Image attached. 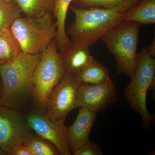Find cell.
Returning a JSON list of instances; mask_svg holds the SVG:
<instances>
[{
    "label": "cell",
    "instance_id": "1",
    "mask_svg": "<svg viewBox=\"0 0 155 155\" xmlns=\"http://www.w3.org/2000/svg\"><path fill=\"white\" fill-rule=\"evenodd\" d=\"M41 54L22 51L12 61L0 65L2 85L0 105L18 110L32 97L35 72Z\"/></svg>",
    "mask_w": 155,
    "mask_h": 155
},
{
    "label": "cell",
    "instance_id": "2",
    "mask_svg": "<svg viewBox=\"0 0 155 155\" xmlns=\"http://www.w3.org/2000/svg\"><path fill=\"white\" fill-rule=\"evenodd\" d=\"M70 8L75 21L67 31L71 42H78L91 47L117 24L124 20L125 13L99 8Z\"/></svg>",
    "mask_w": 155,
    "mask_h": 155
},
{
    "label": "cell",
    "instance_id": "3",
    "mask_svg": "<svg viewBox=\"0 0 155 155\" xmlns=\"http://www.w3.org/2000/svg\"><path fill=\"white\" fill-rule=\"evenodd\" d=\"M141 25L123 20L101 39L116 60L119 74L131 78L137 65V45Z\"/></svg>",
    "mask_w": 155,
    "mask_h": 155
},
{
    "label": "cell",
    "instance_id": "4",
    "mask_svg": "<svg viewBox=\"0 0 155 155\" xmlns=\"http://www.w3.org/2000/svg\"><path fill=\"white\" fill-rule=\"evenodd\" d=\"M155 75L154 58L146 47L138 53L135 72L125 87L124 94L131 109L141 116L142 126L147 130L155 120V116L150 114L147 106V93L155 85Z\"/></svg>",
    "mask_w": 155,
    "mask_h": 155
},
{
    "label": "cell",
    "instance_id": "5",
    "mask_svg": "<svg viewBox=\"0 0 155 155\" xmlns=\"http://www.w3.org/2000/svg\"><path fill=\"white\" fill-rule=\"evenodd\" d=\"M22 52L41 54L55 39L57 25L52 14L40 17H20L10 27Z\"/></svg>",
    "mask_w": 155,
    "mask_h": 155
},
{
    "label": "cell",
    "instance_id": "6",
    "mask_svg": "<svg viewBox=\"0 0 155 155\" xmlns=\"http://www.w3.org/2000/svg\"><path fill=\"white\" fill-rule=\"evenodd\" d=\"M65 72L55 39L41 53L34 77L32 97L40 113L50 93L65 76Z\"/></svg>",
    "mask_w": 155,
    "mask_h": 155
},
{
    "label": "cell",
    "instance_id": "7",
    "mask_svg": "<svg viewBox=\"0 0 155 155\" xmlns=\"http://www.w3.org/2000/svg\"><path fill=\"white\" fill-rule=\"evenodd\" d=\"M80 84L71 75H65L48 96L44 114L54 120H65L75 109L78 90Z\"/></svg>",
    "mask_w": 155,
    "mask_h": 155
},
{
    "label": "cell",
    "instance_id": "8",
    "mask_svg": "<svg viewBox=\"0 0 155 155\" xmlns=\"http://www.w3.org/2000/svg\"><path fill=\"white\" fill-rule=\"evenodd\" d=\"M30 130L18 110L0 105V148L6 155L23 144L31 134Z\"/></svg>",
    "mask_w": 155,
    "mask_h": 155
},
{
    "label": "cell",
    "instance_id": "9",
    "mask_svg": "<svg viewBox=\"0 0 155 155\" xmlns=\"http://www.w3.org/2000/svg\"><path fill=\"white\" fill-rule=\"evenodd\" d=\"M26 121L31 130L55 147L60 155H72L66 141L65 120H54L39 112L28 115Z\"/></svg>",
    "mask_w": 155,
    "mask_h": 155
},
{
    "label": "cell",
    "instance_id": "10",
    "mask_svg": "<svg viewBox=\"0 0 155 155\" xmlns=\"http://www.w3.org/2000/svg\"><path fill=\"white\" fill-rule=\"evenodd\" d=\"M116 101L117 90L113 81L101 84H81L78 90L75 108H85L97 113Z\"/></svg>",
    "mask_w": 155,
    "mask_h": 155
},
{
    "label": "cell",
    "instance_id": "11",
    "mask_svg": "<svg viewBox=\"0 0 155 155\" xmlns=\"http://www.w3.org/2000/svg\"><path fill=\"white\" fill-rule=\"evenodd\" d=\"M79 109L73 124L66 128V141L71 154L89 140L90 134L97 118L96 112L85 108Z\"/></svg>",
    "mask_w": 155,
    "mask_h": 155
},
{
    "label": "cell",
    "instance_id": "12",
    "mask_svg": "<svg viewBox=\"0 0 155 155\" xmlns=\"http://www.w3.org/2000/svg\"><path fill=\"white\" fill-rule=\"evenodd\" d=\"M89 47L78 42H71L60 52L65 74L75 77L92 60Z\"/></svg>",
    "mask_w": 155,
    "mask_h": 155
},
{
    "label": "cell",
    "instance_id": "13",
    "mask_svg": "<svg viewBox=\"0 0 155 155\" xmlns=\"http://www.w3.org/2000/svg\"><path fill=\"white\" fill-rule=\"evenodd\" d=\"M73 0H56L53 13V17L56 19L57 34L55 41L60 52L68 47L71 43L67 34L66 21L67 12Z\"/></svg>",
    "mask_w": 155,
    "mask_h": 155
},
{
    "label": "cell",
    "instance_id": "14",
    "mask_svg": "<svg viewBox=\"0 0 155 155\" xmlns=\"http://www.w3.org/2000/svg\"><path fill=\"white\" fill-rule=\"evenodd\" d=\"M74 77L80 84H101L112 81L109 69L94 58Z\"/></svg>",
    "mask_w": 155,
    "mask_h": 155
},
{
    "label": "cell",
    "instance_id": "15",
    "mask_svg": "<svg viewBox=\"0 0 155 155\" xmlns=\"http://www.w3.org/2000/svg\"><path fill=\"white\" fill-rule=\"evenodd\" d=\"M124 20L137 22L140 25L155 23V0H141L125 13Z\"/></svg>",
    "mask_w": 155,
    "mask_h": 155
},
{
    "label": "cell",
    "instance_id": "16",
    "mask_svg": "<svg viewBox=\"0 0 155 155\" xmlns=\"http://www.w3.org/2000/svg\"><path fill=\"white\" fill-rule=\"evenodd\" d=\"M141 0H73L72 5L77 8H99L117 10L126 13Z\"/></svg>",
    "mask_w": 155,
    "mask_h": 155
},
{
    "label": "cell",
    "instance_id": "17",
    "mask_svg": "<svg viewBox=\"0 0 155 155\" xmlns=\"http://www.w3.org/2000/svg\"><path fill=\"white\" fill-rule=\"evenodd\" d=\"M22 51L10 28L0 29V65L12 61Z\"/></svg>",
    "mask_w": 155,
    "mask_h": 155
},
{
    "label": "cell",
    "instance_id": "18",
    "mask_svg": "<svg viewBox=\"0 0 155 155\" xmlns=\"http://www.w3.org/2000/svg\"><path fill=\"white\" fill-rule=\"evenodd\" d=\"M56 0H17V3L25 16L40 17L53 14Z\"/></svg>",
    "mask_w": 155,
    "mask_h": 155
},
{
    "label": "cell",
    "instance_id": "19",
    "mask_svg": "<svg viewBox=\"0 0 155 155\" xmlns=\"http://www.w3.org/2000/svg\"><path fill=\"white\" fill-rule=\"evenodd\" d=\"M30 150L32 155H58L60 153L52 144L31 134L23 143Z\"/></svg>",
    "mask_w": 155,
    "mask_h": 155
},
{
    "label": "cell",
    "instance_id": "20",
    "mask_svg": "<svg viewBox=\"0 0 155 155\" xmlns=\"http://www.w3.org/2000/svg\"><path fill=\"white\" fill-rule=\"evenodd\" d=\"M22 10L17 2L0 0V29L10 28L16 19L21 17Z\"/></svg>",
    "mask_w": 155,
    "mask_h": 155
},
{
    "label": "cell",
    "instance_id": "21",
    "mask_svg": "<svg viewBox=\"0 0 155 155\" xmlns=\"http://www.w3.org/2000/svg\"><path fill=\"white\" fill-rule=\"evenodd\" d=\"M73 155H102V151L98 144L93 142H88L72 154Z\"/></svg>",
    "mask_w": 155,
    "mask_h": 155
},
{
    "label": "cell",
    "instance_id": "22",
    "mask_svg": "<svg viewBox=\"0 0 155 155\" xmlns=\"http://www.w3.org/2000/svg\"><path fill=\"white\" fill-rule=\"evenodd\" d=\"M9 155H32L28 147L23 144L17 146L9 153Z\"/></svg>",
    "mask_w": 155,
    "mask_h": 155
},
{
    "label": "cell",
    "instance_id": "23",
    "mask_svg": "<svg viewBox=\"0 0 155 155\" xmlns=\"http://www.w3.org/2000/svg\"><path fill=\"white\" fill-rule=\"evenodd\" d=\"M155 38H154L152 42L150 44L149 46L147 47L148 51L150 54L152 56L153 58L155 57Z\"/></svg>",
    "mask_w": 155,
    "mask_h": 155
},
{
    "label": "cell",
    "instance_id": "24",
    "mask_svg": "<svg viewBox=\"0 0 155 155\" xmlns=\"http://www.w3.org/2000/svg\"><path fill=\"white\" fill-rule=\"evenodd\" d=\"M2 80H1V77H0V98L2 95Z\"/></svg>",
    "mask_w": 155,
    "mask_h": 155
},
{
    "label": "cell",
    "instance_id": "25",
    "mask_svg": "<svg viewBox=\"0 0 155 155\" xmlns=\"http://www.w3.org/2000/svg\"><path fill=\"white\" fill-rule=\"evenodd\" d=\"M0 155H6L5 153L0 148Z\"/></svg>",
    "mask_w": 155,
    "mask_h": 155
},
{
    "label": "cell",
    "instance_id": "26",
    "mask_svg": "<svg viewBox=\"0 0 155 155\" xmlns=\"http://www.w3.org/2000/svg\"><path fill=\"white\" fill-rule=\"evenodd\" d=\"M7 2H17V0H3Z\"/></svg>",
    "mask_w": 155,
    "mask_h": 155
}]
</instances>
